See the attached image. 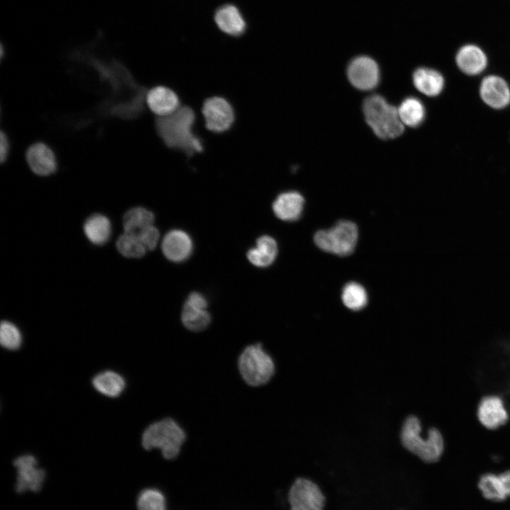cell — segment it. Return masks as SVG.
I'll list each match as a JSON object with an SVG mask.
<instances>
[{
    "label": "cell",
    "mask_w": 510,
    "mask_h": 510,
    "mask_svg": "<svg viewBox=\"0 0 510 510\" xmlns=\"http://www.w3.org/2000/svg\"><path fill=\"white\" fill-rule=\"evenodd\" d=\"M93 385L104 395L117 397L124 390L125 380L122 376L113 371H105L95 376Z\"/></svg>",
    "instance_id": "obj_27"
},
{
    "label": "cell",
    "mask_w": 510,
    "mask_h": 510,
    "mask_svg": "<svg viewBox=\"0 0 510 510\" xmlns=\"http://www.w3.org/2000/svg\"><path fill=\"white\" fill-rule=\"evenodd\" d=\"M16 480L14 489L18 494L37 493L42 490L47 480V472L40 468L33 455L24 454L14 459Z\"/></svg>",
    "instance_id": "obj_7"
},
{
    "label": "cell",
    "mask_w": 510,
    "mask_h": 510,
    "mask_svg": "<svg viewBox=\"0 0 510 510\" xmlns=\"http://www.w3.org/2000/svg\"><path fill=\"white\" fill-rule=\"evenodd\" d=\"M9 149L10 144L8 136L4 131H1L0 136V159L2 163L6 160Z\"/></svg>",
    "instance_id": "obj_32"
},
{
    "label": "cell",
    "mask_w": 510,
    "mask_h": 510,
    "mask_svg": "<svg viewBox=\"0 0 510 510\" xmlns=\"http://www.w3.org/2000/svg\"><path fill=\"white\" fill-rule=\"evenodd\" d=\"M358 237V227L354 222L340 220L329 230L317 231L314 235V242L324 251L348 256L354 251Z\"/></svg>",
    "instance_id": "obj_6"
},
{
    "label": "cell",
    "mask_w": 510,
    "mask_h": 510,
    "mask_svg": "<svg viewBox=\"0 0 510 510\" xmlns=\"http://www.w3.org/2000/svg\"><path fill=\"white\" fill-rule=\"evenodd\" d=\"M479 91L483 102L494 109H502L510 104V87L499 76H485L480 84Z\"/></svg>",
    "instance_id": "obj_12"
},
{
    "label": "cell",
    "mask_w": 510,
    "mask_h": 510,
    "mask_svg": "<svg viewBox=\"0 0 510 510\" xmlns=\"http://www.w3.org/2000/svg\"><path fill=\"white\" fill-rule=\"evenodd\" d=\"M350 83L361 91L375 89L380 81V69L377 62L368 56L353 58L347 67Z\"/></svg>",
    "instance_id": "obj_10"
},
{
    "label": "cell",
    "mask_w": 510,
    "mask_h": 510,
    "mask_svg": "<svg viewBox=\"0 0 510 510\" xmlns=\"http://www.w3.org/2000/svg\"><path fill=\"white\" fill-rule=\"evenodd\" d=\"M182 327L189 332L203 333L212 323V317L206 307L193 305L185 302L181 312Z\"/></svg>",
    "instance_id": "obj_18"
},
{
    "label": "cell",
    "mask_w": 510,
    "mask_h": 510,
    "mask_svg": "<svg viewBox=\"0 0 510 510\" xmlns=\"http://www.w3.org/2000/svg\"><path fill=\"white\" fill-rule=\"evenodd\" d=\"M145 101L148 108L157 117L169 115L181 106L177 94L164 86H157L149 89L146 94Z\"/></svg>",
    "instance_id": "obj_14"
},
{
    "label": "cell",
    "mask_w": 510,
    "mask_h": 510,
    "mask_svg": "<svg viewBox=\"0 0 510 510\" xmlns=\"http://www.w3.org/2000/svg\"><path fill=\"white\" fill-rule=\"evenodd\" d=\"M477 416L486 429L495 430L504 426L509 419V412L503 400L497 395H487L480 401Z\"/></svg>",
    "instance_id": "obj_11"
},
{
    "label": "cell",
    "mask_w": 510,
    "mask_h": 510,
    "mask_svg": "<svg viewBox=\"0 0 510 510\" xmlns=\"http://www.w3.org/2000/svg\"><path fill=\"white\" fill-rule=\"evenodd\" d=\"M135 234H137L147 251L155 249L158 244L159 232L153 225L144 227Z\"/></svg>",
    "instance_id": "obj_31"
},
{
    "label": "cell",
    "mask_w": 510,
    "mask_h": 510,
    "mask_svg": "<svg viewBox=\"0 0 510 510\" xmlns=\"http://www.w3.org/2000/svg\"><path fill=\"white\" fill-rule=\"evenodd\" d=\"M305 204L304 197L295 191L280 193L273 201L274 214L280 220L295 221L300 218Z\"/></svg>",
    "instance_id": "obj_16"
},
{
    "label": "cell",
    "mask_w": 510,
    "mask_h": 510,
    "mask_svg": "<svg viewBox=\"0 0 510 510\" xmlns=\"http://www.w3.org/2000/svg\"><path fill=\"white\" fill-rule=\"evenodd\" d=\"M278 254V245L276 240L270 236L264 235L256 240V246L247 252L249 261L256 266L266 267L276 259Z\"/></svg>",
    "instance_id": "obj_21"
},
{
    "label": "cell",
    "mask_w": 510,
    "mask_h": 510,
    "mask_svg": "<svg viewBox=\"0 0 510 510\" xmlns=\"http://www.w3.org/2000/svg\"><path fill=\"white\" fill-rule=\"evenodd\" d=\"M215 21L222 31L231 35L242 34L246 28L241 13L233 5H225L220 8L215 13Z\"/></svg>",
    "instance_id": "obj_20"
},
{
    "label": "cell",
    "mask_w": 510,
    "mask_h": 510,
    "mask_svg": "<svg viewBox=\"0 0 510 510\" xmlns=\"http://www.w3.org/2000/svg\"><path fill=\"white\" fill-rule=\"evenodd\" d=\"M22 342L21 334L18 327L11 322L4 321L0 327V343L9 350L20 347Z\"/></svg>",
    "instance_id": "obj_30"
},
{
    "label": "cell",
    "mask_w": 510,
    "mask_h": 510,
    "mask_svg": "<svg viewBox=\"0 0 510 510\" xmlns=\"http://www.w3.org/2000/svg\"><path fill=\"white\" fill-rule=\"evenodd\" d=\"M421 424L415 416L404 421L401 431L403 446L425 463L437 462L444 450V439L438 429H429L426 438L421 436Z\"/></svg>",
    "instance_id": "obj_4"
},
{
    "label": "cell",
    "mask_w": 510,
    "mask_h": 510,
    "mask_svg": "<svg viewBox=\"0 0 510 510\" xmlns=\"http://www.w3.org/2000/svg\"><path fill=\"white\" fill-rule=\"evenodd\" d=\"M202 113L207 129L216 133L230 129L235 119L232 105L221 96L207 98L203 103Z\"/></svg>",
    "instance_id": "obj_9"
},
{
    "label": "cell",
    "mask_w": 510,
    "mask_h": 510,
    "mask_svg": "<svg viewBox=\"0 0 510 510\" xmlns=\"http://www.w3.org/2000/svg\"><path fill=\"white\" fill-rule=\"evenodd\" d=\"M153 212L142 207H135L128 210L123 219L125 232L137 233L144 227L153 225Z\"/></svg>",
    "instance_id": "obj_26"
},
{
    "label": "cell",
    "mask_w": 510,
    "mask_h": 510,
    "mask_svg": "<svg viewBox=\"0 0 510 510\" xmlns=\"http://www.w3.org/2000/svg\"><path fill=\"white\" fill-rule=\"evenodd\" d=\"M341 300L347 308L358 311L366 306L368 294L363 285L351 282L344 285L341 293Z\"/></svg>",
    "instance_id": "obj_28"
},
{
    "label": "cell",
    "mask_w": 510,
    "mask_h": 510,
    "mask_svg": "<svg viewBox=\"0 0 510 510\" xmlns=\"http://www.w3.org/2000/svg\"><path fill=\"white\" fill-rule=\"evenodd\" d=\"M162 249L169 260L181 262L191 255L193 242L190 236L184 231L173 230L164 236Z\"/></svg>",
    "instance_id": "obj_15"
},
{
    "label": "cell",
    "mask_w": 510,
    "mask_h": 510,
    "mask_svg": "<svg viewBox=\"0 0 510 510\" xmlns=\"http://www.w3.org/2000/svg\"><path fill=\"white\" fill-rule=\"evenodd\" d=\"M398 114L404 125L410 128L419 126L424 120L426 110L423 103L417 98H405L397 107Z\"/></svg>",
    "instance_id": "obj_24"
},
{
    "label": "cell",
    "mask_w": 510,
    "mask_h": 510,
    "mask_svg": "<svg viewBox=\"0 0 510 510\" xmlns=\"http://www.w3.org/2000/svg\"><path fill=\"white\" fill-rule=\"evenodd\" d=\"M196 114L187 106H181L173 113L157 117L155 128L164 144L191 157L203 150L202 140L194 132Z\"/></svg>",
    "instance_id": "obj_1"
},
{
    "label": "cell",
    "mask_w": 510,
    "mask_h": 510,
    "mask_svg": "<svg viewBox=\"0 0 510 510\" xmlns=\"http://www.w3.org/2000/svg\"><path fill=\"white\" fill-rule=\"evenodd\" d=\"M137 510H168L167 498L162 490L156 487H147L137 494Z\"/></svg>",
    "instance_id": "obj_25"
},
{
    "label": "cell",
    "mask_w": 510,
    "mask_h": 510,
    "mask_svg": "<svg viewBox=\"0 0 510 510\" xmlns=\"http://www.w3.org/2000/svg\"><path fill=\"white\" fill-rule=\"evenodd\" d=\"M26 160L30 170L38 176H50L57 168L55 152L42 142H35L28 147L26 152Z\"/></svg>",
    "instance_id": "obj_13"
},
{
    "label": "cell",
    "mask_w": 510,
    "mask_h": 510,
    "mask_svg": "<svg viewBox=\"0 0 510 510\" xmlns=\"http://www.w3.org/2000/svg\"><path fill=\"white\" fill-rule=\"evenodd\" d=\"M287 501L289 510H324L326 498L314 482L298 477L289 488Z\"/></svg>",
    "instance_id": "obj_8"
},
{
    "label": "cell",
    "mask_w": 510,
    "mask_h": 510,
    "mask_svg": "<svg viewBox=\"0 0 510 510\" xmlns=\"http://www.w3.org/2000/svg\"><path fill=\"white\" fill-rule=\"evenodd\" d=\"M363 112L368 125L382 140L395 139L404 130L397 108L379 94H373L365 98Z\"/></svg>",
    "instance_id": "obj_5"
},
{
    "label": "cell",
    "mask_w": 510,
    "mask_h": 510,
    "mask_svg": "<svg viewBox=\"0 0 510 510\" xmlns=\"http://www.w3.org/2000/svg\"><path fill=\"white\" fill-rule=\"evenodd\" d=\"M237 368L243 382L251 387L266 386L276 374L273 357L261 342L246 345L237 359Z\"/></svg>",
    "instance_id": "obj_3"
},
{
    "label": "cell",
    "mask_w": 510,
    "mask_h": 510,
    "mask_svg": "<svg viewBox=\"0 0 510 510\" xmlns=\"http://www.w3.org/2000/svg\"><path fill=\"white\" fill-rule=\"evenodd\" d=\"M478 488L482 496L493 502H502L510 497L502 473L487 472L480 476Z\"/></svg>",
    "instance_id": "obj_22"
},
{
    "label": "cell",
    "mask_w": 510,
    "mask_h": 510,
    "mask_svg": "<svg viewBox=\"0 0 510 510\" xmlns=\"http://www.w3.org/2000/svg\"><path fill=\"white\" fill-rule=\"evenodd\" d=\"M186 439L183 426L174 418L165 416L144 429L141 444L145 451L159 450L165 460H172L178 457Z\"/></svg>",
    "instance_id": "obj_2"
},
{
    "label": "cell",
    "mask_w": 510,
    "mask_h": 510,
    "mask_svg": "<svg viewBox=\"0 0 510 510\" xmlns=\"http://www.w3.org/2000/svg\"><path fill=\"white\" fill-rule=\"evenodd\" d=\"M116 246L118 251L128 258H140L147 251L146 248L135 233L124 232L118 237Z\"/></svg>",
    "instance_id": "obj_29"
},
{
    "label": "cell",
    "mask_w": 510,
    "mask_h": 510,
    "mask_svg": "<svg viewBox=\"0 0 510 510\" xmlns=\"http://www.w3.org/2000/svg\"><path fill=\"white\" fill-rule=\"evenodd\" d=\"M455 62L462 72L474 76L482 73L486 69L487 57L478 46L465 45L458 51Z\"/></svg>",
    "instance_id": "obj_17"
},
{
    "label": "cell",
    "mask_w": 510,
    "mask_h": 510,
    "mask_svg": "<svg viewBox=\"0 0 510 510\" xmlns=\"http://www.w3.org/2000/svg\"><path fill=\"white\" fill-rule=\"evenodd\" d=\"M415 88L421 94L434 97L439 95L444 87V78L436 69L419 67L412 74Z\"/></svg>",
    "instance_id": "obj_19"
},
{
    "label": "cell",
    "mask_w": 510,
    "mask_h": 510,
    "mask_svg": "<svg viewBox=\"0 0 510 510\" xmlns=\"http://www.w3.org/2000/svg\"><path fill=\"white\" fill-rule=\"evenodd\" d=\"M84 234L94 244L101 245L108 242L111 234V224L107 217L101 214L91 215L84 225Z\"/></svg>",
    "instance_id": "obj_23"
}]
</instances>
